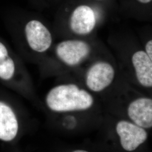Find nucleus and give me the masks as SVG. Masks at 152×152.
Returning <instances> with one entry per match:
<instances>
[{"instance_id": "obj_6", "label": "nucleus", "mask_w": 152, "mask_h": 152, "mask_svg": "<svg viewBox=\"0 0 152 152\" xmlns=\"http://www.w3.org/2000/svg\"><path fill=\"white\" fill-rule=\"evenodd\" d=\"M95 11L89 6H78L72 11L69 20L71 32L79 36L90 34L96 25Z\"/></svg>"}, {"instance_id": "obj_10", "label": "nucleus", "mask_w": 152, "mask_h": 152, "mask_svg": "<svg viewBox=\"0 0 152 152\" xmlns=\"http://www.w3.org/2000/svg\"><path fill=\"white\" fill-rule=\"evenodd\" d=\"M18 72V65L12 53L5 44L0 41V80L12 81Z\"/></svg>"}, {"instance_id": "obj_12", "label": "nucleus", "mask_w": 152, "mask_h": 152, "mask_svg": "<svg viewBox=\"0 0 152 152\" xmlns=\"http://www.w3.org/2000/svg\"><path fill=\"white\" fill-rule=\"evenodd\" d=\"M139 2H140V3L142 4H148V3H150L152 0H137Z\"/></svg>"}, {"instance_id": "obj_13", "label": "nucleus", "mask_w": 152, "mask_h": 152, "mask_svg": "<svg viewBox=\"0 0 152 152\" xmlns=\"http://www.w3.org/2000/svg\"><path fill=\"white\" fill-rule=\"evenodd\" d=\"M90 152L85 150H82V149H77V150H75L73 152Z\"/></svg>"}, {"instance_id": "obj_5", "label": "nucleus", "mask_w": 152, "mask_h": 152, "mask_svg": "<svg viewBox=\"0 0 152 152\" xmlns=\"http://www.w3.org/2000/svg\"><path fill=\"white\" fill-rule=\"evenodd\" d=\"M115 131L121 146L126 152L135 151L148 139L146 129L126 120H121L117 123Z\"/></svg>"}, {"instance_id": "obj_9", "label": "nucleus", "mask_w": 152, "mask_h": 152, "mask_svg": "<svg viewBox=\"0 0 152 152\" xmlns=\"http://www.w3.org/2000/svg\"><path fill=\"white\" fill-rule=\"evenodd\" d=\"M131 63L139 83L142 87L152 88V59L143 50H138L132 55Z\"/></svg>"}, {"instance_id": "obj_7", "label": "nucleus", "mask_w": 152, "mask_h": 152, "mask_svg": "<svg viewBox=\"0 0 152 152\" xmlns=\"http://www.w3.org/2000/svg\"><path fill=\"white\" fill-rule=\"evenodd\" d=\"M19 129V121L15 109L9 103L0 99V141L11 142L15 140Z\"/></svg>"}, {"instance_id": "obj_3", "label": "nucleus", "mask_w": 152, "mask_h": 152, "mask_svg": "<svg viewBox=\"0 0 152 152\" xmlns=\"http://www.w3.org/2000/svg\"><path fill=\"white\" fill-rule=\"evenodd\" d=\"M115 74L112 64L105 60H98L87 69L85 76V84L91 91L102 92L112 83Z\"/></svg>"}, {"instance_id": "obj_11", "label": "nucleus", "mask_w": 152, "mask_h": 152, "mask_svg": "<svg viewBox=\"0 0 152 152\" xmlns=\"http://www.w3.org/2000/svg\"><path fill=\"white\" fill-rule=\"evenodd\" d=\"M147 55L152 60V40L150 39L148 41L145 45L144 50Z\"/></svg>"}, {"instance_id": "obj_2", "label": "nucleus", "mask_w": 152, "mask_h": 152, "mask_svg": "<svg viewBox=\"0 0 152 152\" xmlns=\"http://www.w3.org/2000/svg\"><path fill=\"white\" fill-rule=\"evenodd\" d=\"M91 47L87 42L80 39H69L56 45L55 54L63 64L74 68L81 65L91 53Z\"/></svg>"}, {"instance_id": "obj_4", "label": "nucleus", "mask_w": 152, "mask_h": 152, "mask_svg": "<svg viewBox=\"0 0 152 152\" xmlns=\"http://www.w3.org/2000/svg\"><path fill=\"white\" fill-rule=\"evenodd\" d=\"M24 34L28 46L38 54L46 53L51 48L53 38L52 34L42 22L33 19L24 26Z\"/></svg>"}, {"instance_id": "obj_1", "label": "nucleus", "mask_w": 152, "mask_h": 152, "mask_svg": "<svg viewBox=\"0 0 152 152\" xmlns=\"http://www.w3.org/2000/svg\"><path fill=\"white\" fill-rule=\"evenodd\" d=\"M94 99L87 90L75 83H64L51 88L45 97L48 108L55 113L81 112L92 108Z\"/></svg>"}, {"instance_id": "obj_8", "label": "nucleus", "mask_w": 152, "mask_h": 152, "mask_svg": "<svg viewBox=\"0 0 152 152\" xmlns=\"http://www.w3.org/2000/svg\"><path fill=\"white\" fill-rule=\"evenodd\" d=\"M127 113L132 122L145 129L152 127V99L148 97L136 98L131 102Z\"/></svg>"}]
</instances>
